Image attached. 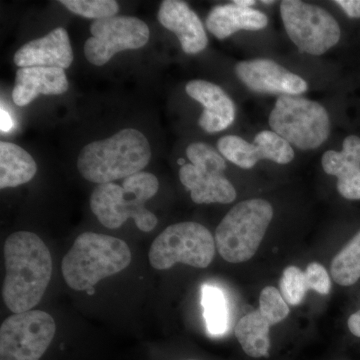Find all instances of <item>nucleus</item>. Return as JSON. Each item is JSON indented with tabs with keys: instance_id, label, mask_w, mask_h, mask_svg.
Returning a JSON list of instances; mask_svg holds the SVG:
<instances>
[{
	"instance_id": "nucleus-12",
	"label": "nucleus",
	"mask_w": 360,
	"mask_h": 360,
	"mask_svg": "<svg viewBox=\"0 0 360 360\" xmlns=\"http://www.w3.org/2000/svg\"><path fill=\"white\" fill-rule=\"evenodd\" d=\"M236 73L246 87L259 94L296 96L309 89L302 77L271 59L240 61L236 66Z\"/></svg>"
},
{
	"instance_id": "nucleus-2",
	"label": "nucleus",
	"mask_w": 360,
	"mask_h": 360,
	"mask_svg": "<svg viewBox=\"0 0 360 360\" xmlns=\"http://www.w3.org/2000/svg\"><path fill=\"white\" fill-rule=\"evenodd\" d=\"M150 158V144L146 135L127 129L85 146L78 155L77 168L89 181L105 184L141 172Z\"/></svg>"
},
{
	"instance_id": "nucleus-11",
	"label": "nucleus",
	"mask_w": 360,
	"mask_h": 360,
	"mask_svg": "<svg viewBox=\"0 0 360 360\" xmlns=\"http://www.w3.org/2000/svg\"><path fill=\"white\" fill-rule=\"evenodd\" d=\"M220 155L243 169L255 167L259 160L288 165L295 158L292 146L272 130L255 135L252 143L238 135H225L217 142Z\"/></svg>"
},
{
	"instance_id": "nucleus-30",
	"label": "nucleus",
	"mask_w": 360,
	"mask_h": 360,
	"mask_svg": "<svg viewBox=\"0 0 360 360\" xmlns=\"http://www.w3.org/2000/svg\"><path fill=\"white\" fill-rule=\"evenodd\" d=\"M0 115H1L0 116V120H1L0 129H1L2 134H6V132L13 130L14 125L13 117L9 115V113L4 108L0 110Z\"/></svg>"
},
{
	"instance_id": "nucleus-3",
	"label": "nucleus",
	"mask_w": 360,
	"mask_h": 360,
	"mask_svg": "<svg viewBox=\"0 0 360 360\" xmlns=\"http://www.w3.org/2000/svg\"><path fill=\"white\" fill-rule=\"evenodd\" d=\"M130 262L131 251L122 239L84 232L63 257L61 271L70 288L89 291L106 277L120 274Z\"/></svg>"
},
{
	"instance_id": "nucleus-31",
	"label": "nucleus",
	"mask_w": 360,
	"mask_h": 360,
	"mask_svg": "<svg viewBox=\"0 0 360 360\" xmlns=\"http://www.w3.org/2000/svg\"><path fill=\"white\" fill-rule=\"evenodd\" d=\"M348 328L352 335L360 338V309L348 319Z\"/></svg>"
},
{
	"instance_id": "nucleus-18",
	"label": "nucleus",
	"mask_w": 360,
	"mask_h": 360,
	"mask_svg": "<svg viewBox=\"0 0 360 360\" xmlns=\"http://www.w3.org/2000/svg\"><path fill=\"white\" fill-rule=\"evenodd\" d=\"M181 184L191 191V200L198 205L233 202L236 191L224 174H213L186 163L179 170Z\"/></svg>"
},
{
	"instance_id": "nucleus-6",
	"label": "nucleus",
	"mask_w": 360,
	"mask_h": 360,
	"mask_svg": "<svg viewBox=\"0 0 360 360\" xmlns=\"http://www.w3.org/2000/svg\"><path fill=\"white\" fill-rule=\"evenodd\" d=\"M269 125L272 131L302 150L319 148L330 134L326 108L300 96H279L270 112Z\"/></svg>"
},
{
	"instance_id": "nucleus-25",
	"label": "nucleus",
	"mask_w": 360,
	"mask_h": 360,
	"mask_svg": "<svg viewBox=\"0 0 360 360\" xmlns=\"http://www.w3.org/2000/svg\"><path fill=\"white\" fill-rule=\"evenodd\" d=\"M186 155L191 165L206 172L224 174L226 168V163L221 155L203 142L191 143L186 148Z\"/></svg>"
},
{
	"instance_id": "nucleus-22",
	"label": "nucleus",
	"mask_w": 360,
	"mask_h": 360,
	"mask_svg": "<svg viewBox=\"0 0 360 360\" xmlns=\"http://www.w3.org/2000/svg\"><path fill=\"white\" fill-rule=\"evenodd\" d=\"M201 304L206 328L210 335H225L229 326V307L226 296L221 288L205 284L201 288Z\"/></svg>"
},
{
	"instance_id": "nucleus-33",
	"label": "nucleus",
	"mask_w": 360,
	"mask_h": 360,
	"mask_svg": "<svg viewBox=\"0 0 360 360\" xmlns=\"http://www.w3.org/2000/svg\"><path fill=\"white\" fill-rule=\"evenodd\" d=\"M262 4H274V1H265V0H262Z\"/></svg>"
},
{
	"instance_id": "nucleus-29",
	"label": "nucleus",
	"mask_w": 360,
	"mask_h": 360,
	"mask_svg": "<svg viewBox=\"0 0 360 360\" xmlns=\"http://www.w3.org/2000/svg\"><path fill=\"white\" fill-rule=\"evenodd\" d=\"M335 4L352 18H360V0H335Z\"/></svg>"
},
{
	"instance_id": "nucleus-16",
	"label": "nucleus",
	"mask_w": 360,
	"mask_h": 360,
	"mask_svg": "<svg viewBox=\"0 0 360 360\" xmlns=\"http://www.w3.org/2000/svg\"><path fill=\"white\" fill-rule=\"evenodd\" d=\"M324 172L338 177V191L350 200H360V137L349 135L342 150H328L321 160Z\"/></svg>"
},
{
	"instance_id": "nucleus-10",
	"label": "nucleus",
	"mask_w": 360,
	"mask_h": 360,
	"mask_svg": "<svg viewBox=\"0 0 360 360\" xmlns=\"http://www.w3.org/2000/svg\"><path fill=\"white\" fill-rule=\"evenodd\" d=\"M90 32L92 37L85 42L84 54L96 66L105 65L118 52L141 49L148 44L150 34L144 21L131 16L94 20Z\"/></svg>"
},
{
	"instance_id": "nucleus-21",
	"label": "nucleus",
	"mask_w": 360,
	"mask_h": 360,
	"mask_svg": "<svg viewBox=\"0 0 360 360\" xmlns=\"http://www.w3.org/2000/svg\"><path fill=\"white\" fill-rule=\"evenodd\" d=\"M271 326L272 324L259 309L245 315L236 328V335L243 352L255 359L269 356Z\"/></svg>"
},
{
	"instance_id": "nucleus-15",
	"label": "nucleus",
	"mask_w": 360,
	"mask_h": 360,
	"mask_svg": "<svg viewBox=\"0 0 360 360\" xmlns=\"http://www.w3.org/2000/svg\"><path fill=\"white\" fill-rule=\"evenodd\" d=\"M186 94L202 104L203 112L198 120L201 129L208 134H217L229 129L236 120V104L219 85L193 80L186 86Z\"/></svg>"
},
{
	"instance_id": "nucleus-14",
	"label": "nucleus",
	"mask_w": 360,
	"mask_h": 360,
	"mask_svg": "<svg viewBox=\"0 0 360 360\" xmlns=\"http://www.w3.org/2000/svg\"><path fill=\"white\" fill-rule=\"evenodd\" d=\"M158 18L163 27L175 33L186 53H200L207 46L205 25L186 2L165 0L161 4Z\"/></svg>"
},
{
	"instance_id": "nucleus-17",
	"label": "nucleus",
	"mask_w": 360,
	"mask_h": 360,
	"mask_svg": "<svg viewBox=\"0 0 360 360\" xmlns=\"http://www.w3.org/2000/svg\"><path fill=\"white\" fill-rule=\"evenodd\" d=\"M68 87L70 84L63 68L44 66L20 68L14 82L13 103L18 106H26L40 94L59 96L65 94Z\"/></svg>"
},
{
	"instance_id": "nucleus-7",
	"label": "nucleus",
	"mask_w": 360,
	"mask_h": 360,
	"mask_svg": "<svg viewBox=\"0 0 360 360\" xmlns=\"http://www.w3.org/2000/svg\"><path fill=\"white\" fill-rule=\"evenodd\" d=\"M215 255L212 232L198 222L186 221L170 225L151 245L148 258L151 266L158 270L184 264L205 269Z\"/></svg>"
},
{
	"instance_id": "nucleus-32",
	"label": "nucleus",
	"mask_w": 360,
	"mask_h": 360,
	"mask_svg": "<svg viewBox=\"0 0 360 360\" xmlns=\"http://www.w3.org/2000/svg\"><path fill=\"white\" fill-rule=\"evenodd\" d=\"M232 4H236V6L245 7V8H250V6H255L257 1L255 0H236Z\"/></svg>"
},
{
	"instance_id": "nucleus-20",
	"label": "nucleus",
	"mask_w": 360,
	"mask_h": 360,
	"mask_svg": "<svg viewBox=\"0 0 360 360\" xmlns=\"http://www.w3.org/2000/svg\"><path fill=\"white\" fill-rule=\"evenodd\" d=\"M37 172V162L27 151L11 142H0V188L27 184Z\"/></svg>"
},
{
	"instance_id": "nucleus-8",
	"label": "nucleus",
	"mask_w": 360,
	"mask_h": 360,
	"mask_svg": "<svg viewBox=\"0 0 360 360\" xmlns=\"http://www.w3.org/2000/svg\"><path fill=\"white\" fill-rule=\"evenodd\" d=\"M281 15L286 33L302 53L322 56L340 41V25L321 6L300 0H284L281 4Z\"/></svg>"
},
{
	"instance_id": "nucleus-27",
	"label": "nucleus",
	"mask_w": 360,
	"mask_h": 360,
	"mask_svg": "<svg viewBox=\"0 0 360 360\" xmlns=\"http://www.w3.org/2000/svg\"><path fill=\"white\" fill-rule=\"evenodd\" d=\"M260 312L269 319L272 326L284 321L290 314V307L281 291L274 286H266L260 293Z\"/></svg>"
},
{
	"instance_id": "nucleus-5",
	"label": "nucleus",
	"mask_w": 360,
	"mask_h": 360,
	"mask_svg": "<svg viewBox=\"0 0 360 360\" xmlns=\"http://www.w3.org/2000/svg\"><path fill=\"white\" fill-rule=\"evenodd\" d=\"M272 217V205L260 198L234 205L215 231L219 255L231 264L250 260L257 253Z\"/></svg>"
},
{
	"instance_id": "nucleus-34",
	"label": "nucleus",
	"mask_w": 360,
	"mask_h": 360,
	"mask_svg": "<svg viewBox=\"0 0 360 360\" xmlns=\"http://www.w3.org/2000/svg\"><path fill=\"white\" fill-rule=\"evenodd\" d=\"M189 360H194V359H189Z\"/></svg>"
},
{
	"instance_id": "nucleus-1",
	"label": "nucleus",
	"mask_w": 360,
	"mask_h": 360,
	"mask_svg": "<svg viewBox=\"0 0 360 360\" xmlns=\"http://www.w3.org/2000/svg\"><path fill=\"white\" fill-rule=\"evenodd\" d=\"M4 303L13 314L30 311L44 297L52 276L51 251L30 231H18L4 243Z\"/></svg>"
},
{
	"instance_id": "nucleus-4",
	"label": "nucleus",
	"mask_w": 360,
	"mask_h": 360,
	"mask_svg": "<svg viewBox=\"0 0 360 360\" xmlns=\"http://www.w3.org/2000/svg\"><path fill=\"white\" fill-rule=\"evenodd\" d=\"M158 179L149 172H139L123 179L122 186L99 184L90 198L92 212L108 229H120L129 219L137 229L150 232L158 225V217L146 208V201L158 193Z\"/></svg>"
},
{
	"instance_id": "nucleus-26",
	"label": "nucleus",
	"mask_w": 360,
	"mask_h": 360,
	"mask_svg": "<svg viewBox=\"0 0 360 360\" xmlns=\"http://www.w3.org/2000/svg\"><path fill=\"white\" fill-rule=\"evenodd\" d=\"M279 284L284 300L290 305L300 304L309 290L304 272L296 266L284 269Z\"/></svg>"
},
{
	"instance_id": "nucleus-9",
	"label": "nucleus",
	"mask_w": 360,
	"mask_h": 360,
	"mask_svg": "<svg viewBox=\"0 0 360 360\" xmlns=\"http://www.w3.org/2000/svg\"><path fill=\"white\" fill-rule=\"evenodd\" d=\"M56 331L53 317L42 310L7 317L0 328V360H39Z\"/></svg>"
},
{
	"instance_id": "nucleus-13",
	"label": "nucleus",
	"mask_w": 360,
	"mask_h": 360,
	"mask_svg": "<svg viewBox=\"0 0 360 360\" xmlns=\"http://www.w3.org/2000/svg\"><path fill=\"white\" fill-rule=\"evenodd\" d=\"M14 63L18 68H70L73 51L70 37L63 27H58L40 39L32 40L20 47L14 54Z\"/></svg>"
},
{
	"instance_id": "nucleus-28",
	"label": "nucleus",
	"mask_w": 360,
	"mask_h": 360,
	"mask_svg": "<svg viewBox=\"0 0 360 360\" xmlns=\"http://www.w3.org/2000/svg\"><path fill=\"white\" fill-rule=\"evenodd\" d=\"M304 274L309 290L316 291L321 295H328L331 288L330 277L321 264L311 262Z\"/></svg>"
},
{
	"instance_id": "nucleus-19",
	"label": "nucleus",
	"mask_w": 360,
	"mask_h": 360,
	"mask_svg": "<svg viewBox=\"0 0 360 360\" xmlns=\"http://www.w3.org/2000/svg\"><path fill=\"white\" fill-rule=\"evenodd\" d=\"M267 25L269 18L264 13L234 4L213 7L205 21L208 32L219 39H227L239 30H262Z\"/></svg>"
},
{
	"instance_id": "nucleus-23",
	"label": "nucleus",
	"mask_w": 360,
	"mask_h": 360,
	"mask_svg": "<svg viewBox=\"0 0 360 360\" xmlns=\"http://www.w3.org/2000/svg\"><path fill=\"white\" fill-rule=\"evenodd\" d=\"M331 276L342 286L354 285L360 278V231L333 258Z\"/></svg>"
},
{
	"instance_id": "nucleus-24",
	"label": "nucleus",
	"mask_w": 360,
	"mask_h": 360,
	"mask_svg": "<svg viewBox=\"0 0 360 360\" xmlns=\"http://www.w3.org/2000/svg\"><path fill=\"white\" fill-rule=\"evenodd\" d=\"M60 4L71 13L96 20L113 18L120 11L115 0H61Z\"/></svg>"
}]
</instances>
